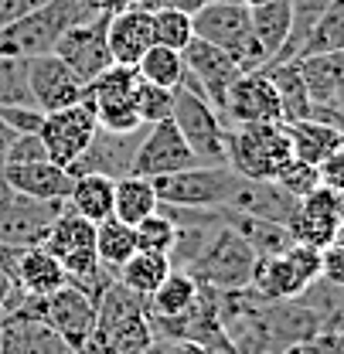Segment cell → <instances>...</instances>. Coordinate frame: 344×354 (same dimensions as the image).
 <instances>
[{
	"mask_svg": "<svg viewBox=\"0 0 344 354\" xmlns=\"http://www.w3.org/2000/svg\"><path fill=\"white\" fill-rule=\"evenodd\" d=\"M269 75V82L280 95V109H283V123H300V120H310V95H307V86H303L300 75V62L290 58V62H280V65H266L259 68Z\"/></svg>",
	"mask_w": 344,
	"mask_h": 354,
	"instance_id": "cb8c5ba5",
	"label": "cell"
},
{
	"mask_svg": "<svg viewBox=\"0 0 344 354\" xmlns=\"http://www.w3.org/2000/svg\"><path fill=\"white\" fill-rule=\"evenodd\" d=\"M191 28H194V38L228 51L242 72H259L266 65L259 44L253 41V14L242 3L212 0L191 14Z\"/></svg>",
	"mask_w": 344,
	"mask_h": 354,
	"instance_id": "277c9868",
	"label": "cell"
},
{
	"mask_svg": "<svg viewBox=\"0 0 344 354\" xmlns=\"http://www.w3.org/2000/svg\"><path fill=\"white\" fill-rule=\"evenodd\" d=\"M133 68H136V75L143 82H154V86H161V88H177L181 79H184V55L174 51V48L150 44Z\"/></svg>",
	"mask_w": 344,
	"mask_h": 354,
	"instance_id": "e575fe53",
	"label": "cell"
},
{
	"mask_svg": "<svg viewBox=\"0 0 344 354\" xmlns=\"http://www.w3.org/2000/svg\"><path fill=\"white\" fill-rule=\"evenodd\" d=\"M28 88H31V102L42 113H55L86 99V82L55 51L28 58Z\"/></svg>",
	"mask_w": 344,
	"mask_h": 354,
	"instance_id": "9a60e30c",
	"label": "cell"
},
{
	"mask_svg": "<svg viewBox=\"0 0 344 354\" xmlns=\"http://www.w3.org/2000/svg\"><path fill=\"white\" fill-rule=\"evenodd\" d=\"M3 184L24 198L35 201H65L72 191V174L51 160H31V164H10L0 171Z\"/></svg>",
	"mask_w": 344,
	"mask_h": 354,
	"instance_id": "d6986e66",
	"label": "cell"
},
{
	"mask_svg": "<svg viewBox=\"0 0 344 354\" xmlns=\"http://www.w3.org/2000/svg\"><path fill=\"white\" fill-rule=\"evenodd\" d=\"M232 3H242V7H259V3H266V0H232Z\"/></svg>",
	"mask_w": 344,
	"mask_h": 354,
	"instance_id": "11a10c76",
	"label": "cell"
},
{
	"mask_svg": "<svg viewBox=\"0 0 344 354\" xmlns=\"http://www.w3.org/2000/svg\"><path fill=\"white\" fill-rule=\"evenodd\" d=\"M99 14L96 0H44L42 7H35L31 14H24L21 21L0 28V55L3 58H35L55 51V41Z\"/></svg>",
	"mask_w": 344,
	"mask_h": 354,
	"instance_id": "7a4b0ae2",
	"label": "cell"
},
{
	"mask_svg": "<svg viewBox=\"0 0 344 354\" xmlns=\"http://www.w3.org/2000/svg\"><path fill=\"white\" fill-rule=\"evenodd\" d=\"M331 109L344 113V75H341V82L334 86V95H331Z\"/></svg>",
	"mask_w": 344,
	"mask_h": 354,
	"instance_id": "816d5d0a",
	"label": "cell"
},
{
	"mask_svg": "<svg viewBox=\"0 0 344 354\" xmlns=\"http://www.w3.org/2000/svg\"><path fill=\"white\" fill-rule=\"evenodd\" d=\"M106 41L116 65H136L143 51L154 44V28H150V10L147 7H127L120 14H109L106 24Z\"/></svg>",
	"mask_w": 344,
	"mask_h": 354,
	"instance_id": "ffe728a7",
	"label": "cell"
},
{
	"mask_svg": "<svg viewBox=\"0 0 344 354\" xmlns=\"http://www.w3.org/2000/svg\"><path fill=\"white\" fill-rule=\"evenodd\" d=\"M150 28H154V44L174 48V51H184V48L191 44V38H194L191 14L174 10V7H157V10H150Z\"/></svg>",
	"mask_w": 344,
	"mask_h": 354,
	"instance_id": "d590c367",
	"label": "cell"
},
{
	"mask_svg": "<svg viewBox=\"0 0 344 354\" xmlns=\"http://www.w3.org/2000/svg\"><path fill=\"white\" fill-rule=\"evenodd\" d=\"M133 235H136V249L140 252H157V256H171L174 239H177V228L171 218H164L161 212L147 215L133 225Z\"/></svg>",
	"mask_w": 344,
	"mask_h": 354,
	"instance_id": "f35d334b",
	"label": "cell"
},
{
	"mask_svg": "<svg viewBox=\"0 0 344 354\" xmlns=\"http://www.w3.org/2000/svg\"><path fill=\"white\" fill-rule=\"evenodd\" d=\"M249 14H253V41L259 44L269 65L290 38V0H266L259 7H249Z\"/></svg>",
	"mask_w": 344,
	"mask_h": 354,
	"instance_id": "4316f807",
	"label": "cell"
},
{
	"mask_svg": "<svg viewBox=\"0 0 344 354\" xmlns=\"http://www.w3.org/2000/svg\"><path fill=\"white\" fill-rule=\"evenodd\" d=\"M320 279L331 286H344V249L338 245L320 249Z\"/></svg>",
	"mask_w": 344,
	"mask_h": 354,
	"instance_id": "bcb514c9",
	"label": "cell"
},
{
	"mask_svg": "<svg viewBox=\"0 0 344 354\" xmlns=\"http://www.w3.org/2000/svg\"><path fill=\"white\" fill-rule=\"evenodd\" d=\"M14 279H17V286H21V293L28 300H42V297L65 286V266H62V259H55L44 245H31V249L17 252Z\"/></svg>",
	"mask_w": 344,
	"mask_h": 354,
	"instance_id": "44dd1931",
	"label": "cell"
},
{
	"mask_svg": "<svg viewBox=\"0 0 344 354\" xmlns=\"http://www.w3.org/2000/svg\"><path fill=\"white\" fill-rule=\"evenodd\" d=\"M3 324H7V313H3V310H0V327H3Z\"/></svg>",
	"mask_w": 344,
	"mask_h": 354,
	"instance_id": "9f6ffc18",
	"label": "cell"
},
{
	"mask_svg": "<svg viewBox=\"0 0 344 354\" xmlns=\"http://www.w3.org/2000/svg\"><path fill=\"white\" fill-rule=\"evenodd\" d=\"M283 256H287V263L297 269V276H300L307 286H310L314 279H320V249L293 242V245H290V249H287Z\"/></svg>",
	"mask_w": 344,
	"mask_h": 354,
	"instance_id": "ee69618b",
	"label": "cell"
},
{
	"mask_svg": "<svg viewBox=\"0 0 344 354\" xmlns=\"http://www.w3.org/2000/svg\"><path fill=\"white\" fill-rule=\"evenodd\" d=\"M133 109H136V116H140L143 127H154L161 120H171L174 88H161V86H154V82H143L140 79L136 88H133Z\"/></svg>",
	"mask_w": 344,
	"mask_h": 354,
	"instance_id": "74e56055",
	"label": "cell"
},
{
	"mask_svg": "<svg viewBox=\"0 0 344 354\" xmlns=\"http://www.w3.org/2000/svg\"><path fill=\"white\" fill-rule=\"evenodd\" d=\"M42 245L55 259H69V256L89 252V249H96V225L89 218H82V215H75L69 208V201H65V208L55 215Z\"/></svg>",
	"mask_w": 344,
	"mask_h": 354,
	"instance_id": "603a6c76",
	"label": "cell"
},
{
	"mask_svg": "<svg viewBox=\"0 0 344 354\" xmlns=\"http://www.w3.org/2000/svg\"><path fill=\"white\" fill-rule=\"evenodd\" d=\"M171 120L177 123L201 167H225V123L205 95H194L191 88L177 86Z\"/></svg>",
	"mask_w": 344,
	"mask_h": 354,
	"instance_id": "8992f818",
	"label": "cell"
},
{
	"mask_svg": "<svg viewBox=\"0 0 344 354\" xmlns=\"http://www.w3.org/2000/svg\"><path fill=\"white\" fill-rule=\"evenodd\" d=\"M161 205L157 187L150 177L127 174L116 180V194H113V218H120L123 225H136L140 218L154 215Z\"/></svg>",
	"mask_w": 344,
	"mask_h": 354,
	"instance_id": "f546056e",
	"label": "cell"
},
{
	"mask_svg": "<svg viewBox=\"0 0 344 354\" xmlns=\"http://www.w3.org/2000/svg\"><path fill=\"white\" fill-rule=\"evenodd\" d=\"M24 307L31 313H38L75 354L86 348V341L96 330V304L89 300L86 293H79L75 286H69V283L62 290L42 297V300H24Z\"/></svg>",
	"mask_w": 344,
	"mask_h": 354,
	"instance_id": "30bf717a",
	"label": "cell"
},
{
	"mask_svg": "<svg viewBox=\"0 0 344 354\" xmlns=\"http://www.w3.org/2000/svg\"><path fill=\"white\" fill-rule=\"evenodd\" d=\"M168 341V337H164ZM168 354H212L208 348H201L198 341H168Z\"/></svg>",
	"mask_w": 344,
	"mask_h": 354,
	"instance_id": "f907efd6",
	"label": "cell"
},
{
	"mask_svg": "<svg viewBox=\"0 0 344 354\" xmlns=\"http://www.w3.org/2000/svg\"><path fill=\"white\" fill-rule=\"evenodd\" d=\"M136 252V235L133 225H123L120 218H106L96 225V256L106 269H120Z\"/></svg>",
	"mask_w": 344,
	"mask_h": 354,
	"instance_id": "d6a6232c",
	"label": "cell"
},
{
	"mask_svg": "<svg viewBox=\"0 0 344 354\" xmlns=\"http://www.w3.org/2000/svg\"><path fill=\"white\" fill-rule=\"evenodd\" d=\"M106 24H109V14H96L92 21H82V24L69 28V31L55 41V55H58L86 86L113 65L109 41H106Z\"/></svg>",
	"mask_w": 344,
	"mask_h": 354,
	"instance_id": "4fadbf2b",
	"label": "cell"
},
{
	"mask_svg": "<svg viewBox=\"0 0 344 354\" xmlns=\"http://www.w3.org/2000/svg\"><path fill=\"white\" fill-rule=\"evenodd\" d=\"M154 341L147 300L113 283L96 304V330L79 354H140Z\"/></svg>",
	"mask_w": 344,
	"mask_h": 354,
	"instance_id": "6da1fadb",
	"label": "cell"
},
{
	"mask_svg": "<svg viewBox=\"0 0 344 354\" xmlns=\"http://www.w3.org/2000/svg\"><path fill=\"white\" fill-rule=\"evenodd\" d=\"M62 208L65 201H35L3 184L0 187V245H10V249L42 245Z\"/></svg>",
	"mask_w": 344,
	"mask_h": 354,
	"instance_id": "8fae6325",
	"label": "cell"
},
{
	"mask_svg": "<svg viewBox=\"0 0 344 354\" xmlns=\"http://www.w3.org/2000/svg\"><path fill=\"white\" fill-rule=\"evenodd\" d=\"M96 123H99V130H106V133H140L143 130V123H140L133 102H127V106H99V109H96Z\"/></svg>",
	"mask_w": 344,
	"mask_h": 354,
	"instance_id": "b9f144b4",
	"label": "cell"
},
{
	"mask_svg": "<svg viewBox=\"0 0 344 354\" xmlns=\"http://www.w3.org/2000/svg\"><path fill=\"white\" fill-rule=\"evenodd\" d=\"M171 272V259L168 256H157V252H133L127 263L116 269V283L120 286H127L129 293H136V297H150L161 283H164V276Z\"/></svg>",
	"mask_w": 344,
	"mask_h": 354,
	"instance_id": "4dcf8cb0",
	"label": "cell"
},
{
	"mask_svg": "<svg viewBox=\"0 0 344 354\" xmlns=\"http://www.w3.org/2000/svg\"><path fill=\"white\" fill-rule=\"evenodd\" d=\"M140 82L133 65H109L102 75H96L86 86V99L99 109V106H127L133 102V88Z\"/></svg>",
	"mask_w": 344,
	"mask_h": 354,
	"instance_id": "1f68e13d",
	"label": "cell"
},
{
	"mask_svg": "<svg viewBox=\"0 0 344 354\" xmlns=\"http://www.w3.org/2000/svg\"><path fill=\"white\" fill-rule=\"evenodd\" d=\"M31 160H48L42 136L38 133H14V140H10V147L3 153V167H10V164H31Z\"/></svg>",
	"mask_w": 344,
	"mask_h": 354,
	"instance_id": "7bdbcfd3",
	"label": "cell"
},
{
	"mask_svg": "<svg viewBox=\"0 0 344 354\" xmlns=\"http://www.w3.org/2000/svg\"><path fill=\"white\" fill-rule=\"evenodd\" d=\"M256 263H259V256L253 252V245L235 228L221 225L215 235L205 242V249L198 252V259L188 266V272L201 286H212L218 293H232V290H249Z\"/></svg>",
	"mask_w": 344,
	"mask_h": 354,
	"instance_id": "5b68a950",
	"label": "cell"
},
{
	"mask_svg": "<svg viewBox=\"0 0 344 354\" xmlns=\"http://www.w3.org/2000/svg\"><path fill=\"white\" fill-rule=\"evenodd\" d=\"M3 106H35L28 88V62L0 55V109Z\"/></svg>",
	"mask_w": 344,
	"mask_h": 354,
	"instance_id": "ab89813d",
	"label": "cell"
},
{
	"mask_svg": "<svg viewBox=\"0 0 344 354\" xmlns=\"http://www.w3.org/2000/svg\"><path fill=\"white\" fill-rule=\"evenodd\" d=\"M276 184H280L287 194H293V198L300 201V198H307L314 187H320V174H317V167H314V164H303V160L293 157V160L280 171Z\"/></svg>",
	"mask_w": 344,
	"mask_h": 354,
	"instance_id": "60d3db41",
	"label": "cell"
},
{
	"mask_svg": "<svg viewBox=\"0 0 344 354\" xmlns=\"http://www.w3.org/2000/svg\"><path fill=\"white\" fill-rule=\"evenodd\" d=\"M44 0H0V28L21 21L24 14H31L35 7H42Z\"/></svg>",
	"mask_w": 344,
	"mask_h": 354,
	"instance_id": "681fc988",
	"label": "cell"
},
{
	"mask_svg": "<svg viewBox=\"0 0 344 354\" xmlns=\"http://www.w3.org/2000/svg\"><path fill=\"white\" fill-rule=\"evenodd\" d=\"M147 130V127H143ZM143 130L140 133H106V130H96V136L89 140V147L75 157V164L69 167L72 177H82V174H102V177H120L129 174L133 167V157H136V147L143 140Z\"/></svg>",
	"mask_w": 344,
	"mask_h": 354,
	"instance_id": "2e32d148",
	"label": "cell"
},
{
	"mask_svg": "<svg viewBox=\"0 0 344 354\" xmlns=\"http://www.w3.org/2000/svg\"><path fill=\"white\" fill-rule=\"evenodd\" d=\"M225 127H246V123H283L280 95L266 72H242L221 106Z\"/></svg>",
	"mask_w": 344,
	"mask_h": 354,
	"instance_id": "5bb4252c",
	"label": "cell"
},
{
	"mask_svg": "<svg viewBox=\"0 0 344 354\" xmlns=\"http://www.w3.org/2000/svg\"><path fill=\"white\" fill-rule=\"evenodd\" d=\"M334 212H338V221H344V191H334Z\"/></svg>",
	"mask_w": 344,
	"mask_h": 354,
	"instance_id": "f5cc1de1",
	"label": "cell"
},
{
	"mask_svg": "<svg viewBox=\"0 0 344 354\" xmlns=\"http://www.w3.org/2000/svg\"><path fill=\"white\" fill-rule=\"evenodd\" d=\"M297 198L287 194L276 180H249V177H235V187L228 194V205L225 212H242V215H253V218H266V221H280L287 225L290 215L297 212Z\"/></svg>",
	"mask_w": 344,
	"mask_h": 354,
	"instance_id": "e0dca14e",
	"label": "cell"
},
{
	"mask_svg": "<svg viewBox=\"0 0 344 354\" xmlns=\"http://www.w3.org/2000/svg\"><path fill=\"white\" fill-rule=\"evenodd\" d=\"M331 245L344 249V221H338V228H334V239H331Z\"/></svg>",
	"mask_w": 344,
	"mask_h": 354,
	"instance_id": "db71d44e",
	"label": "cell"
},
{
	"mask_svg": "<svg viewBox=\"0 0 344 354\" xmlns=\"http://www.w3.org/2000/svg\"><path fill=\"white\" fill-rule=\"evenodd\" d=\"M221 215H225V225H228V228H235V232L253 245V252H256L259 259H266V256H283V252L293 245V235H290L287 225H280V221L253 218V215L225 212V208H221Z\"/></svg>",
	"mask_w": 344,
	"mask_h": 354,
	"instance_id": "d4e9b609",
	"label": "cell"
},
{
	"mask_svg": "<svg viewBox=\"0 0 344 354\" xmlns=\"http://www.w3.org/2000/svg\"><path fill=\"white\" fill-rule=\"evenodd\" d=\"M0 120L10 133H38L44 123V113L38 106H3Z\"/></svg>",
	"mask_w": 344,
	"mask_h": 354,
	"instance_id": "f6af8a7d",
	"label": "cell"
},
{
	"mask_svg": "<svg viewBox=\"0 0 344 354\" xmlns=\"http://www.w3.org/2000/svg\"><path fill=\"white\" fill-rule=\"evenodd\" d=\"M249 290L256 293L262 304H287V300L300 297L307 290V283L297 276V269L287 263V256H266V259L256 263Z\"/></svg>",
	"mask_w": 344,
	"mask_h": 354,
	"instance_id": "7402d4cb",
	"label": "cell"
},
{
	"mask_svg": "<svg viewBox=\"0 0 344 354\" xmlns=\"http://www.w3.org/2000/svg\"><path fill=\"white\" fill-rule=\"evenodd\" d=\"M235 171L225 167H188L177 174L157 177V198L161 205H184V208H225L228 194L235 187Z\"/></svg>",
	"mask_w": 344,
	"mask_h": 354,
	"instance_id": "52a82bcc",
	"label": "cell"
},
{
	"mask_svg": "<svg viewBox=\"0 0 344 354\" xmlns=\"http://www.w3.org/2000/svg\"><path fill=\"white\" fill-rule=\"evenodd\" d=\"M181 55H184V79H181V86L191 88L194 95H205L218 109V116H221L225 95H228L232 82L242 75V68L235 65V58L228 51L201 41V38H191V44Z\"/></svg>",
	"mask_w": 344,
	"mask_h": 354,
	"instance_id": "9c48e42d",
	"label": "cell"
},
{
	"mask_svg": "<svg viewBox=\"0 0 344 354\" xmlns=\"http://www.w3.org/2000/svg\"><path fill=\"white\" fill-rule=\"evenodd\" d=\"M113 194H116V180L102 174H82L72 177V191H69V208L75 215L89 218L92 225L113 218Z\"/></svg>",
	"mask_w": 344,
	"mask_h": 354,
	"instance_id": "484cf974",
	"label": "cell"
},
{
	"mask_svg": "<svg viewBox=\"0 0 344 354\" xmlns=\"http://www.w3.org/2000/svg\"><path fill=\"white\" fill-rule=\"evenodd\" d=\"M331 51H344V0H331L324 7V14L317 17V24L310 28L307 41H303L300 55H331Z\"/></svg>",
	"mask_w": 344,
	"mask_h": 354,
	"instance_id": "836d02e7",
	"label": "cell"
},
{
	"mask_svg": "<svg viewBox=\"0 0 344 354\" xmlns=\"http://www.w3.org/2000/svg\"><path fill=\"white\" fill-rule=\"evenodd\" d=\"M287 133H290V147H293V157L303 160V164H320L327 160L338 147H341V136L334 127L320 123V120H300V123H287Z\"/></svg>",
	"mask_w": 344,
	"mask_h": 354,
	"instance_id": "83f0119b",
	"label": "cell"
},
{
	"mask_svg": "<svg viewBox=\"0 0 344 354\" xmlns=\"http://www.w3.org/2000/svg\"><path fill=\"white\" fill-rule=\"evenodd\" d=\"M99 123H96V106L89 99H79L65 109H55V113H44V123L38 136L44 143V157L58 167H72L75 157L89 147V140L96 136Z\"/></svg>",
	"mask_w": 344,
	"mask_h": 354,
	"instance_id": "ba28073f",
	"label": "cell"
},
{
	"mask_svg": "<svg viewBox=\"0 0 344 354\" xmlns=\"http://www.w3.org/2000/svg\"><path fill=\"white\" fill-rule=\"evenodd\" d=\"M0 354H72V348L44 324L38 313L21 307L0 327Z\"/></svg>",
	"mask_w": 344,
	"mask_h": 354,
	"instance_id": "ac0fdd59",
	"label": "cell"
},
{
	"mask_svg": "<svg viewBox=\"0 0 344 354\" xmlns=\"http://www.w3.org/2000/svg\"><path fill=\"white\" fill-rule=\"evenodd\" d=\"M188 167H198V157L191 153V147L181 136L177 123L174 120H161V123H154V127L143 130V140L136 147V157H133L129 174L157 180V177L188 171Z\"/></svg>",
	"mask_w": 344,
	"mask_h": 354,
	"instance_id": "7c38bea8",
	"label": "cell"
},
{
	"mask_svg": "<svg viewBox=\"0 0 344 354\" xmlns=\"http://www.w3.org/2000/svg\"><path fill=\"white\" fill-rule=\"evenodd\" d=\"M317 174H320V184H324V187L344 191V147H338L327 160L317 164Z\"/></svg>",
	"mask_w": 344,
	"mask_h": 354,
	"instance_id": "7dc6e473",
	"label": "cell"
},
{
	"mask_svg": "<svg viewBox=\"0 0 344 354\" xmlns=\"http://www.w3.org/2000/svg\"><path fill=\"white\" fill-rule=\"evenodd\" d=\"M24 293H21V286H17V279L7 272V269H0V310L10 317V313H17V310L24 307Z\"/></svg>",
	"mask_w": 344,
	"mask_h": 354,
	"instance_id": "c3c4849f",
	"label": "cell"
},
{
	"mask_svg": "<svg viewBox=\"0 0 344 354\" xmlns=\"http://www.w3.org/2000/svg\"><path fill=\"white\" fill-rule=\"evenodd\" d=\"M198 290L201 286H198V279L188 269H171L164 276V283L147 297V313H154V317H181V313H188L194 307Z\"/></svg>",
	"mask_w": 344,
	"mask_h": 354,
	"instance_id": "f1b7e54d",
	"label": "cell"
},
{
	"mask_svg": "<svg viewBox=\"0 0 344 354\" xmlns=\"http://www.w3.org/2000/svg\"><path fill=\"white\" fill-rule=\"evenodd\" d=\"M293 160L287 123L225 127V164L249 180H276Z\"/></svg>",
	"mask_w": 344,
	"mask_h": 354,
	"instance_id": "3957f363",
	"label": "cell"
},
{
	"mask_svg": "<svg viewBox=\"0 0 344 354\" xmlns=\"http://www.w3.org/2000/svg\"><path fill=\"white\" fill-rule=\"evenodd\" d=\"M334 228H338V221L334 218L317 215V212H307V208H300V205H297V212H293L290 221H287V232L293 235V242H300V245H314V249L331 245Z\"/></svg>",
	"mask_w": 344,
	"mask_h": 354,
	"instance_id": "8d00e7d4",
	"label": "cell"
}]
</instances>
